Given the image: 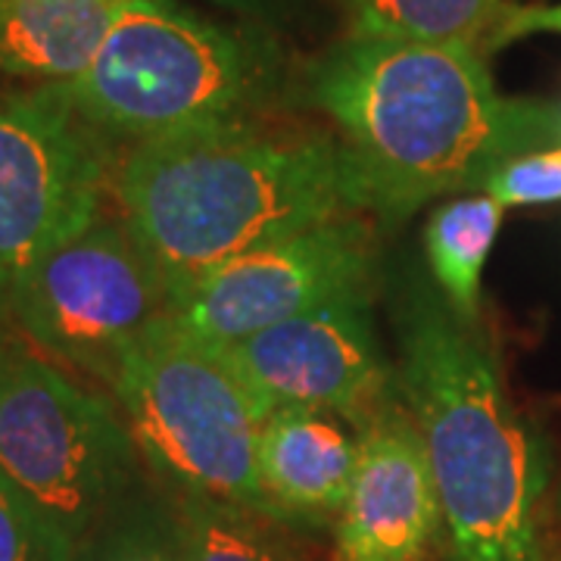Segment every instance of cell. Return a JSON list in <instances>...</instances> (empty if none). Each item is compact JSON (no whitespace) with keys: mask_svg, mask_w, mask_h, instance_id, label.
Returning <instances> with one entry per match:
<instances>
[{"mask_svg":"<svg viewBox=\"0 0 561 561\" xmlns=\"http://www.w3.org/2000/svg\"><path fill=\"white\" fill-rule=\"evenodd\" d=\"M368 209L402 219L440 194H481L530 147L561 138V110L508 101L481 50L346 38L312 72Z\"/></svg>","mask_w":561,"mask_h":561,"instance_id":"obj_1","label":"cell"},{"mask_svg":"<svg viewBox=\"0 0 561 561\" xmlns=\"http://www.w3.org/2000/svg\"><path fill=\"white\" fill-rule=\"evenodd\" d=\"M110 191L172 297L250 250L368 209L343 140L243 119L131 144Z\"/></svg>","mask_w":561,"mask_h":561,"instance_id":"obj_2","label":"cell"},{"mask_svg":"<svg viewBox=\"0 0 561 561\" xmlns=\"http://www.w3.org/2000/svg\"><path fill=\"white\" fill-rule=\"evenodd\" d=\"M393 378L419 424L453 561H546V456L502 383L496 356L431 290L397 309Z\"/></svg>","mask_w":561,"mask_h":561,"instance_id":"obj_3","label":"cell"},{"mask_svg":"<svg viewBox=\"0 0 561 561\" xmlns=\"http://www.w3.org/2000/svg\"><path fill=\"white\" fill-rule=\"evenodd\" d=\"M265 79L250 41L175 0H125L88 72L62 84L106 138H172L241 122Z\"/></svg>","mask_w":561,"mask_h":561,"instance_id":"obj_4","label":"cell"},{"mask_svg":"<svg viewBox=\"0 0 561 561\" xmlns=\"http://www.w3.org/2000/svg\"><path fill=\"white\" fill-rule=\"evenodd\" d=\"M138 443L119 409L47 353L0 341V471L60 561L135 496Z\"/></svg>","mask_w":561,"mask_h":561,"instance_id":"obj_5","label":"cell"},{"mask_svg":"<svg viewBox=\"0 0 561 561\" xmlns=\"http://www.w3.org/2000/svg\"><path fill=\"white\" fill-rule=\"evenodd\" d=\"M110 390L138 453L179 496L275 522L256 461L265 412L216 346L165 316L128 353Z\"/></svg>","mask_w":561,"mask_h":561,"instance_id":"obj_6","label":"cell"},{"mask_svg":"<svg viewBox=\"0 0 561 561\" xmlns=\"http://www.w3.org/2000/svg\"><path fill=\"white\" fill-rule=\"evenodd\" d=\"M169 309L160 265L125 221L103 213L10 284V312L41 353L110 387Z\"/></svg>","mask_w":561,"mask_h":561,"instance_id":"obj_7","label":"cell"},{"mask_svg":"<svg viewBox=\"0 0 561 561\" xmlns=\"http://www.w3.org/2000/svg\"><path fill=\"white\" fill-rule=\"evenodd\" d=\"M62 84L0 101V278L7 284L101 216L113 162Z\"/></svg>","mask_w":561,"mask_h":561,"instance_id":"obj_8","label":"cell"},{"mask_svg":"<svg viewBox=\"0 0 561 561\" xmlns=\"http://www.w3.org/2000/svg\"><path fill=\"white\" fill-rule=\"evenodd\" d=\"M371 234L353 213L225 262L172 297L169 319L206 346H234L328 302L368 294Z\"/></svg>","mask_w":561,"mask_h":561,"instance_id":"obj_9","label":"cell"},{"mask_svg":"<svg viewBox=\"0 0 561 561\" xmlns=\"http://www.w3.org/2000/svg\"><path fill=\"white\" fill-rule=\"evenodd\" d=\"M219 353L265 415L312 409L362 421L397 383L375 334L371 294L328 302Z\"/></svg>","mask_w":561,"mask_h":561,"instance_id":"obj_10","label":"cell"},{"mask_svg":"<svg viewBox=\"0 0 561 561\" xmlns=\"http://www.w3.org/2000/svg\"><path fill=\"white\" fill-rule=\"evenodd\" d=\"M443 530V505L419 424L378 405L359 421V456L337 518L341 561H421Z\"/></svg>","mask_w":561,"mask_h":561,"instance_id":"obj_11","label":"cell"},{"mask_svg":"<svg viewBox=\"0 0 561 561\" xmlns=\"http://www.w3.org/2000/svg\"><path fill=\"white\" fill-rule=\"evenodd\" d=\"M343 415L275 409L260 427V481L275 522H337L359 456V427Z\"/></svg>","mask_w":561,"mask_h":561,"instance_id":"obj_12","label":"cell"},{"mask_svg":"<svg viewBox=\"0 0 561 561\" xmlns=\"http://www.w3.org/2000/svg\"><path fill=\"white\" fill-rule=\"evenodd\" d=\"M125 0H0V72L69 84L88 72Z\"/></svg>","mask_w":561,"mask_h":561,"instance_id":"obj_13","label":"cell"},{"mask_svg":"<svg viewBox=\"0 0 561 561\" xmlns=\"http://www.w3.org/2000/svg\"><path fill=\"white\" fill-rule=\"evenodd\" d=\"M350 38L496 47L512 3L505 0H343Z\"/></svg>","mask_w":561,"mask_h":561,"instance_id":"obj_14","label":"cell"},{"mask_svg":"<svg viewBox=\"0 0 561 561\" xmlns=\"http://www.w3.org/2000/svg\"><path fill=\"white\" fill-rule=\"evenodd\" d=\"M505 206L490 194L443 203L424 228V250L449 309L465 321L478 319L486 256L500 234Z\"/></svg>","mask_w":561,"mask_h":561,"instance_id":"obj_15","label":"cell"},{"mask_svg":"<svg viewBox=\"0 0 561 561\" xmlns=\"http://www.w3.org/2000/svg\"><path fill=\"white\" fill-rule=\"evenodd\" d=\"M69 561H187L175 502L135 493Z\"/></svg>","mask_w":561,"mask_h":561,"instance_id":"obj_16","label":"cell"},{"mask_svg":"<svg viewBox=\"0 0 561 561\" xmlns=\"http://www.w3.org/2000/svg\"><path fill=\"white\" fill-rule=\"evenodd\" d=\"M175 508L187 561H290L250 512L194 496H179Z\"/></svg>","mask_w":561,"mask_h":561,"instance_id":"obj_17","label":"cell"},{"mask_svg":"<svg viewBox=\"0 0 561 561\" xmlns=\"http://www.w3.org/2000/svg\"><path fill=\"white\" fill-rule=\"evenodd\" d=\"M483 194L512 206H540L561 201V147L534 150L505 162L493 179L486 181Z\"/></svg>","mask_w":561,"mask_h":561,"instance_id":"obj_18","label":"cell"},{"mask_svg":"<svg viewBox=\"0 0 561 561\" xmlns=\"http://www.w3.org/2000/svg\"><path fill=\"white\" fill-rule=\"evenodd\" d=\"M0 561H60L50 534L10 478L0 471Z\"/></svg>","mask_w":561,"mask_h":561,"instance_id":"obj_19","label":"cell"},{"mask_svg":"<svg viewBox=\"0 0 561 561\" xmlns=\"http://www.w3.org/2000/svg\"><path fill=\"white\" fill-rule=\"evenodd\" d=\"M537 32H559L561 35V3L556 7H515L512 16L502 25L496 47L524 38V35H537Z\"/></svg>","mask_w":561,"mask_h":561,"instance_id":"obj_20","label":"cell"},{"mask_svg":"<svg viewBox=\"0 0 561 561\" xmlns=\"http://www.w3.org/2000/svg\"><path fill=\"white\" fill-rule=\"evenodd\" d=\"M10 312V284L0 278V316H7Z\"/></svg>","mask_w":561,"mask_h":561,"instance_id":"obj_21","label":"cell"},{"mask_svg":"<svg viewBox=\"0 0 561 561\" xmlns=\"http://www.w3.org/2000/svg\"><path fill=\"white\" fill-rule=\"evenodd\" d=\"M216 3H221V7H231V10H250L256 0H216Z\"/></svg>","mask_w":561,"mask_h":561,"instance_id":"obj_22","label":"cell"}]
</instances>
